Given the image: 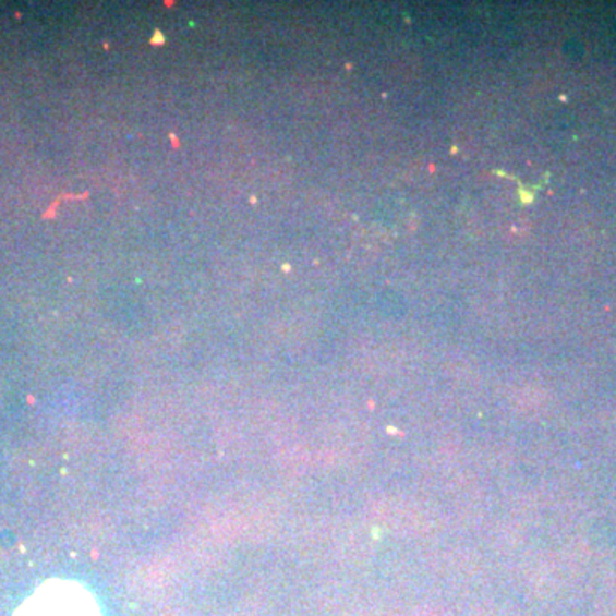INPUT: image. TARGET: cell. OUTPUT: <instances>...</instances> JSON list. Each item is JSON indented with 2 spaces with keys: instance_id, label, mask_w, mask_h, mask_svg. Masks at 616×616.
Instances as JSON below:
<instances>
[{
  "instance_id": "obj_1",
  "label": "cell",
  "mask_w": 616,
  "mask_h": 616,
  "mask_svg": "<svg viewBox=\"0 0 616 616\" xmlns=\"http://www.w3.org/2000/svg\"><path fill=\"white\" fill-rule=\"evenodd\" d=\"M14 616H104L98 601L80 582L53 579L24 600Z\"/></svg>"
}]
</instances>
